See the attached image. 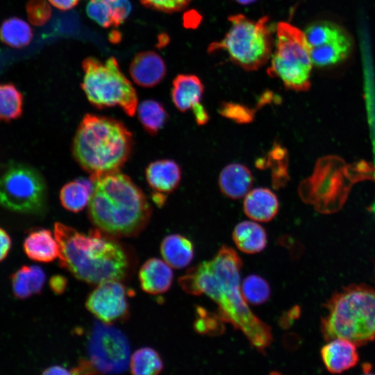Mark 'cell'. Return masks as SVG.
I'll return each mask as SVG.
<instances>
[{
  "label": "cell",
  "mask_w": 375,
  "mask_h": 375,
  "mask_svg": "<svg viewBox=\"0 0 375 375\" xmlns=\"http://www.w3.org/2000/svg\"><path fill=\"white\" fill-rule=\"evenodd\" d=\"M242 260L233 248L223 245L209 260L189 269L178 282L188 294H206L217 306V314L240 331L251 347L265 353L273 341L271 328L250 309L241 290Z\"/></svg>",
  "instance_id": "cell-1"
},
{
  "label": "cell",
  "mask_w": 375,
  "mask_h": 375,
  "mask_svg": "<svg viewBox=\"0 0 375 375\" xmlns=\"http://www.w3.org/2000/svg\"><path fill=\"white\" fill-rule=\"evenodd\" d=\"M53 233L59 247V265L77 279L97 285L124 281L133 274L136 257L116 238L97 228L85 234L59 222Z\"/></svg>",
  "instance_id": "cell-2"
},
{
  "label": "cell",
  "mask_w": 375,
  "mask_h": 375,
  "mask_svg": "<svg viewBox=\"0 0 375 375\" xmlns=\"http://www.w3.org/2000/svg\"><path fill=\"white\" fill-rule=\"evenodd\" d=\"M93 182L88 215L96 228L116 239L139 235L151 215L143 192L119 172L101 176Z\"/></svg>",
  "instance_id": "cell-3"
},
{
  "label": "cell",
  "mask_w": 375,
  "mask_h": 375,
  "mask_svg": "<svg viewBox=\"0 0 375 375\" xmlns=\"http://www.w3.org/2000/svg\"><path fill=\"white\" fill-rule=\"evenodd\" d=\"M132 144V134L121 122L86 114L76 130L72 153L93 181L119 172L130 156Z\"/></svg>",
  "instance_id": "cell-4"
},
{
  "label": "cell",
  "mask_w": 375,
  "mask_h": 375,
  "mask_svg": "<svg viewBox=\"0 0 375 375\" xmlns=\"http://www.w3.org/2000/svg\"><path fill=\"white\" fill-rule=\"evenodd\" d=\"M325 308L320 330L326 341L342 338L362 346L375 340V288L365 284L344 287Z\"/></svg>",
  "instance_id": "cell-5"
},
{
  "label": "cell",
  "mask_w": 375,
  "mask_h": 375,
  "mask_svg": "<svg viewBox=\"0 0 375 375\" xmlns=\"http://www.w3.org/2000/svg\"><path fill=\"white\" fill-rule=\"evenodd\" d=\"M372 172L363 161L349 165L337 156L321 158L310 176L300 183L298 193L303 202L319 212H335L342 207L353 184L368 178Z\"/></svg>",
  "instance_id": "cell-6"
},
{
  "label": "cell",
  "mask_w": 375,
  "mask_h": 375,
  "mask_svg": "<svg viewBox=\"0 0 375 375\" xmlns=\"http://www.w3.org/2000/svg\"><path fill=\"white\" fill-rule=\"evenodd\" d=\"M230 27L224 38L211 43L209 53L224 51L230 60L247 71L260 68L269 60L272 51L269 18L263 16L252 20L242 14L228 17Z\"/></svg>",
  "instance_id": "cell-7"
},
{
  "label": "cell",
  "mask_w": 375,
  "mask_h": 375,
  "mask_svg": "<svg viewBox=\"0 0 375 375\" xmlns=\"http://www.w3.org/2000/svg\"><path fill=\"white\" fill-rule=\"evenodd\" d=\"M82 67L81 88L92 106L99 109L117 106L128 116L134 115L138 108L137 93L115 58L104 62L87 58Z\"/></svg>",
  "instance_id": "cell-8"
},
{
  "label": "cell",
  "mask_w": 375,
  "mask_h": 375,
  "mask_svg": "<svg viewBox=\"0 0 375 375\" xmlns=\"http://www.w3.org/2000/svg\"><path fill=\"white\" fill-rule=\"evenodd\" d=\"M276 35L269 76L278 78L289 90H308L312 62L305 33L290 23L280 22Z\"/></svg>",
  "instance_id": "cell-9"
},
{
  "label": "cell",
  "mask_w": 375,
  "mask_h": 375,
  "mask_svg": "<svg viewBox=\"0 0 375 375\" xmlns=\"http://www.w3.org/2000/svg\"><path fill=\"white\" fill-rule=\"evenodd\" d=\"M44 180L35 168L12 162L0 174V206L12 211L40 214L46 206Z\"/></svg>",
  "instance_id": "cell-10"
},
{
  "label": "cell",
  "mask_w": 375,
  "mask_h": 375,
  "mask_svg": "<svg viewBox=\"0 0 375 375\" xmlns=\"http://www.w3.org/2000/svg\"><path fill=\"white\" fill-rule=\"evenodd\" d=\"M89 362L96 373L124 372L130 360V344L125 334L118 328L95 321L87 345Z\"/></svg>",
  "instance_id": "cell-11"
},
{
  "label": "cell",
  "mask_w": 375,
  "mask_h": 375,
  "mask_svg": "<svg viewBox=\"0 0 375 375\" xmlns=\"http://www.w3.org/2000/svg\"><path fill=\"white\" fill-rule=\"evenodd\" d=\"M85 307L103 323L124 321L129 316L126 288L119 281L99 283L88 296Z\"/></svg>",
  "instance_id": "cell-12"
},
{
  "label": "cell",
  "mask_w": 375,
  "mask_h": 375,
  "mask_svg": "<svg viewBox=\"0 0 375 375\" xmlns=\"http://www.w3.org/2000/svg\"><path fill=\"white\" fill-rule=\"evenodd\" d=\"M351 48V40L347 33L331 23L318 43L310 48L312 64L318 67L336 64L347 58Z\"/></svg>",
  "instance_id": "cell-13"
},
{
  "label": "cell",
  "mask_w": 375,
  "mask_h": 375,
  "mask_svg": "<svg viewBox=\"0 0 375 375\" xmlns=\"http://www.w3.org/2000/svg\"><path fill=\"white\" fill-rule=\"evenodd\" d=\"M146 178L152 190V199L159 207L164 205L168 194L174 192L181 181L182 172L174 160L162 159L150 163L146 169Z\"/></svg>",
  "instance_id": "cell-14"
},
{
  "label": "cell",
  "mask_w": 375,
  "mask_h": 375,
  "mask_svg": "<svg viewBox=\"0 0 375 375\" xmlns=\"http://www.w3.org/2000/svg\"><path fill=\"white\" fill-rule=\"evenodd\" d=\"M129 72L132 79L138 85L154 87L165 77L166 66L163 59L154 51L138 53L132 60Z\"/></svg>",
  "instance_id": "cell-15"
},
{
  "label": "cell",
  "mask_w": 375,
  "mask_h": 375,
  "mask_svg": "<svg viewBox=\"0 0 375 375\" xmlns=\"http://www.w3.org/2000/svg\"><path fill=\"white\" fill-rule=\"evenodd\" d=\"M321 357L326 369L333 374L349 369L359 360L356 345L342 338L328 341L321 349Z\"/></svg>",
  "instance_id": "cell-16"
},
{
  "label": "cell",
  "mask_w": 375,
  "mask_h": 375,
  "mask_svg": "<svg viewBox=\"0 0 375 375\" xmlns=\"http://www.w3.org/2000/svg\"><path fill=\"white\" fill-rule=\"evenodd\" d=\"M138 278L144 292L151 294H160L166 292L171 288L173 272L165 260L151 258L140 267Z\"/></svg>",
  "instance_id": "cell-17"
},
{
  "label": "cell",
  "mask_w": 375,
  "mask_h": 375,
  "mask_svg": "<svg viewBox=\"0 0 375 375\" xmlns=\"http://www.w3.org/2000/svg\"><path fill=\"white\" fill-rule=\"evenodd\" d=\"M243 210L249 218L268 222L278 214L279 201L276 194L269 188H256L244 197Z\"/></svg>",
  "instance_id": "cell-18"
},
{
  "label": "cell",
  "mask_w": 375,
  "mask_h": 375,
  "mask_svg": "<svg viewBox=\"0 0 375 375\" xmlns=\"http://www.w3.org/2000/svg\"><path fill=\"white\" fill-rule=\"evenodd\" d=\"M253 176L251 170L240 163H230L220 172L218 178L222 193L228 198L240 199L251 190Z\"/></svg>",
  "instance_id": "cell-19"
},
{
  "label": "cell",
  "mask_w": 375,
  "mask_h": 375,
  "mask_svg": "<svg viewBox=\"0 0 375 375\" xmlns=\"http://www.w3.org/2000/svg\"><path fill=\"white\" fill-rule=\"evenodd\" d=\"M203 92V84L198 76L179 74L173 81L171 97L176 108L185 112L201 102Z\"/></svg>",
  "instance_id": "cell-20"
},
{
  "label": "cell",
  "mask_w": 375,
  "mask_h": 375,
  "mask_svg": "<svg viewBox=\"0 0 375 375\" xmlns=\"http://www.w3.org/2000/svg\"><path fill=\"white\" fill-rule=\"evenodd\" d=\"M24 249L28 258L38 262H51L59 256L55 236L51 231L44 228L32 231L24 240Z\"/></svg>",
  "instance_id": "cell-21"
},
{
  "label": "cell",
  "mask_w": 375,
  "mask_h": 375,
  "mask_svg": "<svg viewBox=\"0 0 375 375\" xmlns=\"http://www.w3.org/2000/svg\"><path fill=\"white\" fill-rule=\"evenodd\" d=\"M232 238L238 249L248 254L262 251L267 243L265 228L253 221L238 223L233 231Z\"/></svg>",
  "instance_id": "cell-22"
},
{
  "label": "cell",
  "mask_w": 375,
  "mask_h": 375,
  "mask_svg": "<svg viewBox=\"0 0 375 375\" xmlns=\"http://www.w3.org/2000/svg\"><path fill=\"white\" fill-rule=\"evenodd\" d=\"M160 253L172 268L187 267L194 258V246L191 240L180 234L166 236L160 244Z\"/></svg>",
  "instance_id": "cell-23"
},
{
  "label": "cell",
  "mask_w": 375,
  "mask_h": 375,
  "mask_svg": "<svg viewBox=\"0 0 375 375\" xmlns=\"http://www.w3.org/2000/svg\"><path fill=\"white\" fill-rule=\"evenodd\" d=\"M288 162L287 149L275 142L265 157L257 159L256 166L260 169H271L272 184L278 190L285 186L290 180Z\"/></svg>",
  "instance_id": "cell-24"
},
{
  "label": "cell",
  "mask_w": 375,
  "mask_h": 375,
  "mask_svg": "<svg viewBox=\"0 0 375 375\" xmlns=\"http://www.w3.org/2000/svg\"><path fill=\"white\" fill-rule=\"evenodd\" d=\"M45 281V273L40 267L24 265L11 276L13 293L20 299L39 294L42 292Z\"/></svg>",
  "instance_id": "cell-25"
},
{
  "label": "cell",
  "mask_w": 375,
  "mask_h": 375,
  "mask_svg": "<svg viewBox=\"0 0 375 375\" xmlns=\"http://www.w3.org/2000/svg\"><path fill=\"white\" fill-rule=\"evenodd\" d=\"M94 188L93 181L78 178L65 184L60 192L62 206L67 210L78 212L88 204Z\"/></svg>",
  "instance_id": "cell-26"
},
{
  "label": "cell",
  "mask_w": 375,
  "mask_h": 375,
  "mask_svg": "<svg viewBox=\"0 0 375 375\" xmlns=\"http://www.w3.org/2000/svg\"><path fill=\"white\" fill-rule=\"evenodd\" d=\"M33 31L22 19L12 17L3 22L0 26V40L13 48H23L32 40Z\"/></svg>",
  "instance_id": "cell-27"
},
{
  "label": "cell",
  "mask_w": 375,
  "mask_h": 375,
  "mask_svg": "<svg viewBox=\"0 0 375 375\" xmlns=\"http://www.w3.org/2000/svg\"><path fill=\"white\" fill-rule=\"evenodd\" d=\"M138 115L143 128L156 134L166 124L168 115L163 106L155 100H144L138 107Z\"/></svg>",
  "instance_id": "cell-28"
},
{
  "label": "cell",
  "mask_w": 375,
  "mask_h": 375,
  "mask_svg": "<svg viewBox=\"0 0 375 375\" xmlns=\"http://www.w3.org/2000/svg\"><path fill=\"white\" fill-rule=\"evenodd\" d=\"M130 368L135 375H155L163 369V362L158 351L146 347L133 353L130 358Z\"/></svg>",
  "instance_id": "cell-29"
},
{
  "label": "cell",
  "mask_w": 375,
  "mask_h": 375,
  "mask_svg": "<svg viewBox=\"0 0 375 375\" xmlns=\"http://www.w3.org/2000/svg\"><path fill=\"white\" fill-rule=\"evenodd\" d=\"M22 92L12 83H0V122L19 118L23 111Z\"/></svg>",
  "instance_id": "cell-30"
},
{
  "label": "cell",
  "mask_w": 375,
  "mask_h": 375,
  "mask_svg": "<svg viewBox=\"0 0 375 375\" xmlns=\"http://www.w3.org/2000/svg\"><path fill=\"white\" fill-rule=\"evenodd\" d=\"M242 292L248 303L260 305L268 301L270 286L262 277L251 274L241 282Z\"/></svg>",
  "instance_id": "cell-31"
},
{
  "label": "cell",
  "mask_w": 375,
  "mask_h": 375,
  "mask_svg": "<svg viewBox=\"0 0 375 375\" xmlns=\"http://www.w3.org/2000/svg\"><path fill=\"white\" fill-rule=\"evenodd\" d=\"M197 318L194 323V330L199 334L217 335L224 331V322L217 313H212L202 307L196 309Z\"/></svg>",
  "instance_id": "cell-32"
},
{
  "label": "cell",
  "mask_w": 375,
  "mask_h": 375,
  "mask_svg": "<svg viewBox=\"0 0 375 375\" xmlns=\"http://www.w3.org/2000/svg\"><path fill=\"white\" fill-rule=\"evenodd\" d=\"M256 110L240 103L225 101L221 103L218 111L224 118L239 124H247L253 121Z\"/></svg>",
  "instance_id": "cell-33"
},
{
  "label": "cell",
  "mask_w": 375,
  "mask_h": 375,
  "mask_svg": "<svg viewBox=\"0 0 375 375\" xmlns=\"http://www.w3.org/2000/svg\"><path fill=\"white\" fill-rule=\"evenodd\" d=\"M86 12L91 19L104 28L115 26L109 0H90L86 6Z\"/></svg>",
  "instance_id": "cell-34"
},
{
  "label": "cell",
  "mask_w": 375,
  "mask_h": 375,
  "mask_svg": "<svg viewBox=\"0 0 375 375\" xmlns=\"http://www.w3.org/2000/svg\"><path fill=\"white\" fill-rule=\"evenodd\" d=\"M26 10L28 21L35 26L44 25L51 16V8L45 0H30Z\"/></svg>",
  "instance_id": "cell-35"
},
{
  "label": "cell",
  "mask_w": 375,
  "mask_h": 375,
  "mask_svg": "<svg viewBox=\"0 0 375 375\" xmlns=\"http://www.w3.org/2000/svg\"><path fill=\"white\" fill-rule=\"evenodd\" d=\"M147 7L165 12L180 11L186 8L192 0H140Z\"/></svg>",
  "instance_id": "cell-36"
},
{
  "label": "cell",
  "mask_w": 375,
  "mask_h": 375,
  "mask_svg": "<svg viewBox=\"0 0 375 375\" xmlns=\"http://www.w3.org/2000/svg\"><path fill=\"white\" fill-rule=\"evenodd\" d=\"M113 12L115 26L120 25L128 17L131 11V3L128 0H109Z\"/></svg>",
  "instance_id": "cell-37"
},
{
  "label": "cell",
  "mask_w": 375,
  "mask_h": 375,
  "mask_svg": "<svg viewBox=\"0 0 375 375\" xmlns=\"http://www.w3.org/2000/svg\"><path fill=\"white\" fill-rule=\"evenodd\" d=\"M67 280L62 275H54L49 280V287L56 294L63 293L67 288Z\"/></svg>",
  "instance_id": "cell-38"
},
{
  "label": "cell",
  "mask_w": 375,
  "mask_h": 375,
  "mask_svg": "<svg viewBox=\"0 0 375 375\" xmlns=\"http://www.w3.org/2000/svg\"><path fill=\"white\" fill-rule=\"evenodd\" d=\"M192 109L195 121L198 125L202 126L208 123L209 120V115L201 102L195 104Z\"/></svg>",
  "instance_id": "cell-39"
},
{
  "label": "cell",
  "mask_w": 375,
  "mask_h": 375,
  "mask_svg": "<svg viewBox=\"0 0 375 375\" xmlns=\"http://www.w3.org/2000/svg\"><path fill=\"white\" fill-rule=\"evenodd\" d=\"M11 247V240L8 234L0 228V262L8 255Z\"/></svg>",
  "instance_id": "cell-40"
},
{
  "label": "cell",
  "mask_w": 375,
  "mask_h": 375,
  "mask_svg": "<svg viewBox=\"0 0 375 375\" xmlns=\"http://www.w3.org/2000/svg\"><path fill=\"white\" fill-rule=\"evenodd\" d=\"M49 3L58 9L67 10L75 7L80 0H48Z\"/></svg>",
  "instance_id": "cell-41"
},
{
  "label": "cell",
  "mask_w": 375,
  "mask_h": 375,
  "mask_svg": "<svg viewBox=\"0 0 375 375\" xmlns=\"http://www.w3.org/2000/svg\"><path fill=\"white\" fill-rule=\"evenodd\" d=\"M43 374H72V369L68 370L67 368L60 365H53L42 372Z\"/></svg>",
  "instance_id": "cell-42"
},
{
  "label": "cell",
  "mask_w": 375,
  "mask_h": 375,
  "mask_svg": "<svg viewBox=\"0 0 375 375\" xmlns=\"http://www.w3.org/2000/svg\"><path fill=\"white\" fill-rule=\"evenodd\" d=\"M256 0H236V1L242 5H247L255 2Z\"/></svg>",
  "instance_id": "cell-43"
}]
</instances>
